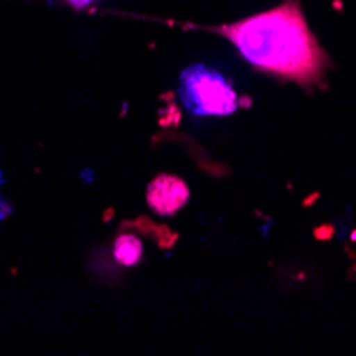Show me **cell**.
I'll return each mask as SVG.
<instances>
[{
    "mask_svg": "<svg viewBox=\"0 0 356 356\" xmlns=\"http://www.w3.org/2000/svg\"><path fill=\"white\" fill-rule=\"evenodd\" d=\"M69 5H73L75 9H83V7H88V5H92L94 0H67Z\"/></svg>",
    "mask_w": 356,
    "mask_h": 356,
    "instance_id": "5",
    "label": "cell"
},
{
    "mask_svg": "<svg viewBox=\"0 0 356 356\" xmlns=\"http://www.w3.org/2000/svg\"><path fill=\"white\" fill-rule=\"evenodd\" d=\"M115 261L122 263L124 267H133L141 261L143 256V243L135 235H120L113 245Z\"/></svg>",
    "mask_w": 356,
    "mask_h": 356,
    "instance_id": "4",
    "label": "cell"
},
{
    "mask_svg": "<svg viewBox=\"0 0 356 356\" xmlns=\"http://www.w3.org/2000/svg\"><path fill=\"white\" fill-rule=\"evenodd\" d=\"M229 39L254 69L301 86L322 83L329 56L307 26L299 0L211 28Z\"/></svg>",
    "mask_w": 356,
    "mask_h": 356,
    "instance_id": "1",
    "label": "cell"
},
{
    "mask_svg": "<svg viewBox=\"0 0 356 356\" xmlns=\"http://www.w3.org/2000/svg\"><path fill=\"white\" fill-rule=\"evenodd\" d=\"M177 92L192 115H231L239 107L231 81L205 64H192L184 69Z\"/></svg>",
    "mask_w": 356,
    "mask_h": 356,
    "instance_id": "2",
    "label": "cell"
},
{
    "mask_svg": "<svg viewBox=\"0 0 356 356\" xmlns=\"http://www.w3.org/2000/svg\"><path fill=\"white\" fill-rule=\"evenodd\" d=\"M147 205L158 216H173L177 213L190 199V190L184 179L175 175H158L147 186Z\"/></svg>",
    "mask_w": 356,
    "mask_h": 356,
    "instance_id": "3",
    "label": "cell"
}]
</instances>
